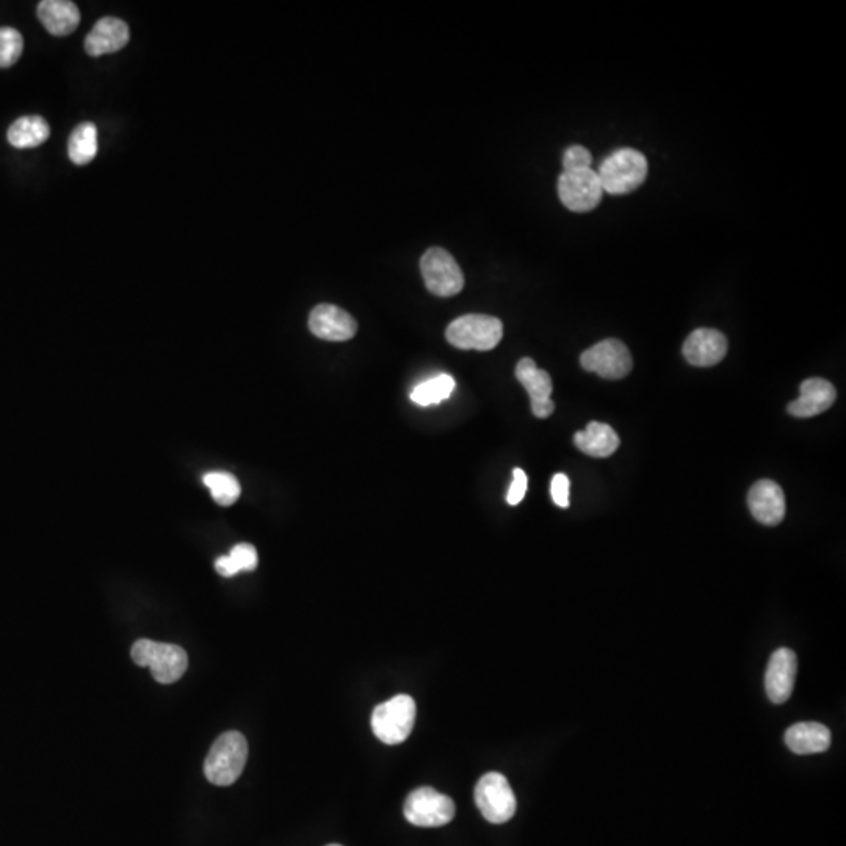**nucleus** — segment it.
Returning <instances> with one entry per match:
<instances>
[{"mask_svg":"<svg viewBox=\"0 0 846 846\" xmlns=\"http://www.w3.org/2000/svg\"><path fill=\"white\" fill-rule=\"evenodd\" d=\"M248 759V743L240 732L229 731L215 740L204 762L210 784L228 787L242 776Z\"/></svg>","mask_w":846,"mask_h":846,"instance_id":"obj_1","label":"nucleus"},{"mask_svg":"<svg viewBox=\"0 0 846 846\" xmlns=\"http://www.w3.org/2000/svg\"><path fill=\"white\" fill-rule=\"evenodd\" d=\"M648 160L637 149L621 148L611 152L597 171L604 193L629 195L648 178Z\"/></svg>","mask_w":846,"mask_h":846,"instance_id":"obj_2","label":"nucleus"},{"mask_svg":"<svg viewBox=\"0 0 846 846\" xmlns=\"http://www.w3.org/2000/svg\"><path fill=\"white\" fill-rule=\"evenodd\" d=\"M131 655L138 666L151 668L152 677L159 684H174L187 671V652L176 644L159 643V641L143 638L132 646Z\"/></svg>","mask_w":846,"mask_h":846,"instance_id":"obj_3","label":"nucleus"},{"mask_svg":"<svg viewBox=\"0 0 846 846\" xmlns=\"http://www.w3.org/2000/svg\"><path fill=\"white\" fill-rule=\"evenodd\" d=\"M416 713V701L411 696H394L373 710V734L386 745H400L413 732Z\"/></svg>","mask_w":846,"mask_h":846,"instance_id":"obj_4","label":"nucleus"},{"mask_svg":"<svg viewBox=\"0 0 846 846\" xmlns=\"http://www.w3.org/2000/svg\"><path fill=\"white\" fill-rule=\"evenodd\" d=\"M445 337L460 350L489 351L500 344L503 323L491 315L467 314L450 323Z\"/></svg>","mask_w":846,"mask_h":846,"instance_id":"obj_5","label":"nucleus"},{"mask_svg":"<svg viewBox=\"0 0 846 846\" xmlns=\"http://www.w3.org/2000/svg\"><path fill=\"white\" fill-rule=\"evenodd\" d=\"M406 820L419 828H441L455 818L453 799L431 787H420L409 793L405 801Z\"/></svg>","mask_w":846,"mask_h":846,"instance_id":"obj_6","label":"nucleus"},{"mask_svg":"<svg viewBox=\"0 0 846 846\" xmlns=\"http://www.w3.org/2000/svg\"><path fill=\"white\" fill-rule=\"evenodd\" d=\"M475 803L492 825H503L516 814V796L508 779L500 773L481 776L475 787Z\"/></svg>","mask_w":846,"mask_h":846,"instance_id":"obj_7","label":"nucleus"},{"mask_svg":"<svg viewBox=\"0 0 846 846\" xmlns=\"http://www.w3.org/2000/svg\"><path fill=\"white\" fill-rule=\"evenodd\" d=\"M425 286L438 297H453L464 289V275L452 254L444 248H430L420 259Z\"/></svg>","mask_w":846,"mask_h":846,"instance_id":"obj_8","label":"nucleus"},{"mask_svg":"<svg viewBox=\"0 0 846 846\" xmlns=\"http://www.w3.org/2000/svg\"><path fill=\"white\" fill-rule=\"evenodd\" d=\"M558 196L564 207H568L571 212L585 214L601 204L604 188L599 181L597 171L591 168L563 171L558 178Z\"/></svg>","mask_w":846,"mask_h":846,"instance_id":"obj_9","label":"nucleus"},{"mask_svg":"<svg viewBox=\"0 0 846 846\" xmlns=\"http://www.w3.org/2000/svg\"><path fill=\"white\" fill-rule=\"evenodd\" d=\"M580 364L586 372H594L605 380H621L632 372L629 348L618 339H605L583 351Z\"/></svg>","mask_w":846,"mask_h":846,"instance_id":"obj_10","label":"nucleus"},{"mask_svg":"<svg viewBox=\"0 0 846 846\" xmlns=\"http://www.w3.org/2000/svg\"><path fill=\"white\" fill-rule=\"evenodd\" d=\"M516 378L525 387V391L532 400V413L539 419H547L555 411V403L552 402V378L546 370L538 369L535 361L524 358L516 366Z\"/></svg>","mask_w":846,"mask_h":846,"instance_id":"obj_11","label":"nucleus"},{"mask_svg":"<svg viewBox=\"0 0 846 846\" xmlns=\"http://www.w3.org/2000/svg\"><path fill=\"white\" fill-rule=\"evenodd\" d=\"M309 329L319 339L345 342L355 337L358 323L353 319V315L334 304H319L309 315Z\"/></svg>","mask_w":846,"mask_h":846,"instance_id":"obj_12","label":"nucleus"},{"mask_svg":"<svg viewBox=\"0 0 846 846\" xmlns=\"http://www.w3.org/2000/svg\"><path fill=\"white\" fill-rule=\"evenodd\" d=\"M798 673V657L792 649L781 648L774 651L765 673V688L773 704L789 701L795 687Z\"/></svg>","mask_w":846,"mask_h":846,"instance_id":"obj_13","label":"nucleus"},{"mask_svg":"<svg viewBox=\"0 0 846 846\" xmlns=\"http://www.w3.org/2000/svg\"><path fill=\"white\" fill-rule=\"evenodd\" d=\"M752 516L763 525H779L785 517V496L781 486L771 480L757 481L748 492Z\"/></svg>","mask_w":846,"mask_h":846,"instance_id":"obj_14","label":"nucleus"},{"mask_svg":"<svg viewBox=\"0 0 846 846\" xmlns=\"http://www.w3.org/2000/svg\"><path fill=\"white\" fill-rule=\"evenodd\" d=\"M682 351L691 366H716L727 355V339L716 329L699 328L687 337Z\"/></svg>","mask_w":846,"mask_h":846,"instance_id":"obj_15","label":"nucleus"},{"mask_svg":"<svg viewBox=\"0 0 846 846\" xmlns=\"http://www.w3.org/2000/svg\"><path fill=\"white\" fill-rule=\"evenodd\" d=\"M799 397L790 403L789 413L798 419H809L828 411L836 402V387L823 378H810L799 386Z\"/></svg>","mask_w":846,"mask_h":846,"instance_id":"obj_16","label":"nucleus"},{"mask_svg":"<svg viewBox=\"0 0 846 846\" xmlns=\"http://www.w3.org/2000/svg\"><path fill=\"white\" fill-rule=\"evenodd\" d=\"M129 38H131V32L123 19L102 18L94 24L93 29L85 38V51L91 57L113 54L126 47Z\"/></svg>","mask_w":846,"mask_h":846,"instance_id":"obj_17","label":"nucleus"},{"mask_svg":"<svg viewBox=\"0 0 846 846\" xmlns=\"http://www.w3.org/2000/svg\"><path fill=\"white\" fill-rule=\"evenodd\" d=\"M785 745L798 756L820 754L831 746V731L821 723H796L785 732Z\"/></svg>","mask_w":846,"mask_h":846,"instance_id":"obj_18","label":"nucleus"},{"mask_svg":"<svg viewBox=\"0 0 846 846\" xmlns=\"http://www.w3.org/2000/svg\"><path fill=\"white\" fill-rule=\"evenodd\" d=\"M38 18L51 35L66 37L79 27L80 11L68 0H43L38 5Z\"/></svg>","mask_w":846,"mask_h":846,"instance_id":"obj_19","label":"nucleus"},{"mask_svg":"<svg viewBox=\"0 0 846 846\" xmlns=\"http://www.w3.org/2000/svg\"><path fill=\"white\" fill-rule=\"evenodd\" d=\"M574 442L577 449L591 458H608L621 444L618 433L607 423L601 422L588 423L585 430L575 433Z\"/></svg>","mask_w":846,"mask_h":846,"instance_id":"obj_20","label":"nucleus"},{"mask_svg":"<svg viewBox=\"0 0 846 846\" xmlns=\"http://www.w3.org/2000/svg\"><path fill=\"white\" fill-rule=\"evenodd\" d=\"M7 137L15 148H37L51 137V127L41 116H24L11 124Z\"/></svg>","mask_w":846,"mask_h":846,"instance_id":"obj_21","label":"nucleus"},{"mask_svg":"<svg viewBox=\"0 0 846 846\" xmlns=\"http://www.w3.org/2000/svg\"><path fill=\"white\" fill-rule=\"evenodd\" d=\"M98 154V127L93 123L79 124L68 141V156L76 165H87Z\"/></svg>","mask_w":846,"mask_h":846,"instance_id":"obj_22","label":"nucleus"},{"mask_svg":"<svg viewBox=\"0 0 846 846\" xmlns=\"http://www.w3.org/2000/svg\"><path fill=\"white\" fill-rule=\"evenodd\" d=\"M257 552L251 544H237L231 554L215 561V569L223 577H234L242 571H254L257 568Z\"/></svg>","mask_w":846,"mask_h":846,"instance_id":"obj_23","label":"nucleus"},{"mask_svg":"<svg viewBox=\"0 0 846 846\" xmlns=\"http://www.w3.org/2000/svg\"><path fill=\"white\" fill-rule=\"evenodd\" d=\"M455 389V380L450 375H439L414 387L411 400L419 406H430L449 398Z\"/></svg>","mask_w":846,"mask_h":846,"instance_id":"obj_24","label":"nucleus"},{"mask_svg":"<svg viewBox=\"0 0 846 846\" xmlns=\"http://www.w3.org/2000/svg\"><path fill=\"white\" fill-rule=\"evenodd\" d=\"M204 485L212 492L215 502L221 507H231L239 500L240 483L229 472H209L203 477Z\"/></svg>","mask_w":846,"mask_h":846,"instance_id":"obj_25","label":"nucleus"},{"mask_svg":"<svg viewBox=\"0 0 846 846\" xmlns=\"http://www.w3.org/2000/svg\"><path fill=\"white\" fill-rule=\"evenodd\" d=\"M24 38L21 33L11 27L0 29V68H10L15 65L22 55Z\"/></svg>","mask_w":846,"mask_h":846,"instance_id":"obj_26","label":"nucleus"},{"mask_svg":"<svg viewBox=\"0 0 846 846\" xmlns=\"http://www.w3.org/2000/svg\"><path fill=\"white\" fill-rule=\"evenodd\" d=\"M591 163H593V156H591L590 149H586L585 146H569L564 151V171L588 170V168H591Z\"/></svg>","mask_w":846,"mask_h":846,"instance_id":"obj_27","label":"nucleus"},{"mask_svg":"<svg viewBox=\"0 0 846 846\" xmlns=\"http://www.w3.org/2000/svg\"><path fill=\"white\" fill-rule=\"evenodd\" d=\"M569 478L564 474H557L550 483V494L555 505L560 508L569 507Z\"/></svg>","mask_w":846,"mask_h":846,"instance_id":"obj_28","label":"nucleus"},{"mask_svg":"<svg viewBox=\"0 0 846 846\" xmlns=\"http://www.w3.org/2000/svg\"><path fill=\"white\" fill-rule=\"evenodd\" d=\"M528 478L524 470H513V483H511L510 491H508L507 502L510 505H519L524 499L525 492H527Z\"/></svg>","mask_w":846,"mask_h":846,"instance_id":"obj_29","label":"nucleus"},{"mask_svg":"<svg viewBox=\"0 0 846 846\" xmlns=\"http://www.w3.org/2000/svg\"><path fill=\"white\" fill-rule=\"evenodd\" d=\"M328 846H342V845H328Z\"/></svg>","mask_w":846,"mask_h":846,"instance_id":"obj_30","label":"nucleus"}]
</instances>
